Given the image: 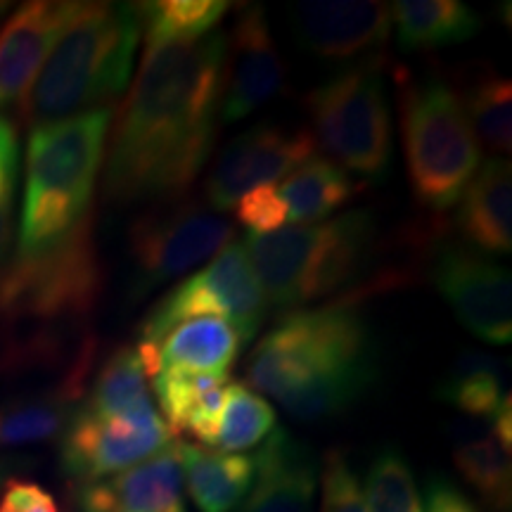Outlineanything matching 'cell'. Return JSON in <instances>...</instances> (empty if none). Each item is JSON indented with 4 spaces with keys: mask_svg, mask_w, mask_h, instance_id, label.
Returning a JSON list of instances; mask_svg holds the SVG:
<instances>
[{
    "mask_svg": "<svg viewBox=\"0 0 512 512\" xmlns=\"http://www.w3.org/2000/svg\"><path fill=\"white\" fill-rule=\"evenodd\" d=\"M228 36L147 43L105 150L102 190L114 204L174 202L216 145Z\"/></svg>",
    "mask_w": 512,
    "mask_h": 512,
    "instance_id": "cell-1",
    "label": "cell"
},
{
    "mask_svg": "<svg viewBox=\"0 0 512 512\" xmlns=\"http://www.w3.org/2000/svg\"><path fill=\"white\" fill-rule=\"evenodd\" d=\"M380 377V351L356 299L285 313L259 339L247 380L299 422L347 413Z\"/></svg>",
    "mask_w": 512,
    "mask_h": 512,
    "instance_id": "cell-2",
    "label": "cell"
},
{
    "mask_svg": "<svg viewBox=\"0 0 512 512\" xmlns=\"http://www.w3.org/2000/svg\"><path fill=\"white\" fill-rule=\"evenodd\" d=\"M143 34L136 5L81 3L22 100L31 128L112 110L124 95Z\"/></svg>",
    "mask_w": 512,
    "mask_h": 512,
    "instance_id": "cell-3",
    "label": "cell"
},
{
    "mask_svg": "<svg viewBox=\"0 0 512 512\" xmlns=\"http://www.w3.org/2000/svg\"><path fill=\"white\" fill-rule=\"evenodd\" d=\"M377 230L368 209L320 223H297L242 242L268 306L290 313L330 294H351L375 254Z\"/></svg>",
    "mask_w": 512,
    "mask_h": 512,
    "instance_id": "cell-4",
    "label": "cell"
},
{
    "mask_svg": "<svg viewBox=\"0 0 512 512\" xmlns=\"http://www.w3.org/2000/svg\"><path fill=\"white\" fill-rule=\"evenodd\" d=\"M112 110L31 128L17 254L43 252L91 216Z\"/></svg>",
    "mask_w": 512,
    "mask_h": 512,
    "instance_id": "cell-5",
    "label": "cell"
},
{
    "mask_svg": "<svg viewBox=\"0 0 512 512\" xmlns=\"http://www.w3.org/2000/svg\"><path fill=\"white\" fill-rule=\"evenodd\" d=\"M403 155L418 204L446 211L460 200L482 164V150L465 105L439 79H415L396 69Z\"/></svg>",
    "mask_w": 512,
    "mask_h": 512,
    "instance_id": "cell-6",
    "label": "cell"
},
{
    "mask_svg": "<svg viewBox=\"0 0 512 512\" xmlns=\"http://www.w3.org/2000/svg\"><path fill=\"white\" fill-rule=\"evenodd\" d=\"M105 266L93 235V216L43 252L15 256L0 271V323H81L98 309Z\"/></svg>",
    "mask_w": 512,
    "mask_h": 512,
    "instance_id": "cell-7",
    "label": "cell"
},
{
    "mask_svg": "<svg viewBox=\"0 0 512 512\" xmlns=\"http://www.w3.org/2000/svg\"><path fill=\"white\" fill-rule=\"evenodd\" d=\"M313 143L363 183H384L392 171V112L384 86L382 57L363 60L313 88L304 100Z\"/></svg>",
    "mask_w": 512,
    "mask_h": 512,
    "instance_id": "cell-8",
    "label": "cell"
},
{
    "mask_svg": "<svg viewBox=\"0 0 512 512\" xmlns=\"http://www.w3.org/2000/svg\"><path fill=\"white\" fill-rule=\"evenodd\" d=\"M268 299L249 264L242 242H230L202 271L192 273L147 313L138 332V344L155 347L181 320L221 316L249 344L268 316Z\"/></svg>",
    "mask_w": 512,
    "mask_h": 512,
    "instance_id": "cell-9",
    "label": "cell"
},
{
    "mask_svg": "<svg viewBox=\"0 0 512 512\" xmlns=\"http://www.w3.org/2000/svg\"><path fill=\"white\" fill-rule=\"evenodd\" d=\"M235 238V226L197 200L162 202L128 230L133 278L131 299H143L202 261L219 254Z\"/></svg>",
    "mask_w": 512,
    "mask_h": 512,
    "instance_id": "cell-10",
    "label": "cell"
},
{
    "mask_svg": "<svg viewBox=\"0 0 512 512\" xmlns=\"http://www.w3.org/2000/svg\"><path fill=\"white\" fill-rule=\"evenodd\" d=\"M171 437L174 432L155 406L124 415H100L81 406L60 437V463L76 486L100 482L152 458Z\"/></svg>",
    "mask_w": 512,
    "mask_h": 512,
    "instance_id": "cell-11",
    "label": "cell"
},
{
    "mask_svg": "<svg viewBox=\"0 0 512 512\" xmlns=\"http://www.w3.org/2000/svg\"><path fill=\"white\" fill-rule=\"evenodd\" d=\"M432 280L472 335L494 347L510 344L512 278L494 256L446 245L434 259Z\"/></svg>",
    "mask_w": 512,
    "mask_h": 512,
    "instance_id": "cell-12",
    "label": "cell"
},
{
    "mask_svg": "<svg viewBox=\"0 0 512 512\" xmlns=\"http://www.w3.org/2000/svg\"><path fill=\"white\" fill-rule=\"evenodd\" d=\"M316 150L309 131H287L273 124L252 126L219 155L207 178V200L216 211H228L245 192L290 176Z\"/></svg>",
    "mask_w": 512,
    "mask_h": 512,
    "instance_id": "cell-13",
    "label": "cell"
},
{
    "mask_svg": "<svg viewBox=\"0 0 512 512\" xmlns=\"http://www.w3.org/2000/svg\"><path fill=\"white\" fill-rule=\"evenodd\" d=\"M299 46L323 60H373L387 46L392 10L373 0H306L290 8Z\"/></svg>",
    "mask_w": 512,
    "mask_h": 512,
    "instance_id": "cell-14",
    "label": "cell"
},
{
    "mask_svg": "<svg viewBox=\"0 0 512 512\" xmlns=\"http://www.w3.org/2000/svg\"><path fill=\"white\" fill-rule=\"evenodd\" d=\"M223 79L221 121L235 124L278 98L287 88L285 62L275 46L266 12L261 5H247L233 27Z\"/></svg>",
    "mask_w": 512,
    "mask_h": 512,
    "instance_id": "cell-15",
    "label": "cell"
},
{
    "mask_svg": "<svg viewBox=\"0 0 512 512\" xmlns=\"http://www.w3.org/2000/svg\"><path fill=\"white\" fill-rule=\"evenodd\" d=\"M81 3L34 0L24 3L0 31V112L22 105L57 38Z\"/></svg>",
    "mask_w": 512,
    "mask_h": 512,
    "instance_id": "cell-16",
    "label": "cell"
},
{
    "mask_svg": "<svg viewBox=\"0 0 512 512\" xmlns=\"http://www.w3.org/2000/svg\"><path fill=\"white\" fill-rule=\"evenodd\" d=\"M181 446L169 444L143 463L76 491L79 512H183Z\"/></svg>",
    "mask_w": 512,
    "mask_h": 512,
    "instance_id": "cell-17",
    "label": "cell"
},
{
    "mask_svg": "<svg viewBox=\"0 0 512 512\" xmlns=\"http://www.w3.org/2000/svg\"><path fill=\"white\" fill-rule=\"evenodd\" d=\"M254 460V482L238 512H313L320 465L311 446L275 427Z\"/></svg>",
    "mask_w": 512,
    "mask_h": 512,
    "instance_id": "cell-18",
    "label": "cell"
},
{
    "mask_svg": "<svg viewBox=\"0 0 512 512\" xmlns=\"http://www.w3.org/2000/svg\"><path fill=\"white\" fill-rule=\"evenodd\" d=\"M240 349L242 342L238 330L221 316L181 320L159 339L155 347L136 344L145 375L150 377L166 368L228 375L238 361Z\"/></svg>",
    "mask_w": 512,
    "mask_h": 512,
    "instance_id": "cell-19",
    "label": "cell"
},
{
    "mask_svg": "<svg viewBox=\"0 0 512 512\" xmlns=\"http://www.w3.org/2000/svg\"><path fill=\"white\" fill-rule=\"evenodd\" d=\"M456 228L479 254L512 252V169L503 157L479 164L458 200Z\"/></svg>",
    "mask_w": 512,
    "mask_h": 512,
    "instance_id": "cell-20",
    "label": "cell"
},
{
    "mask_svg": "<svg viewBox=\"0 0 512 512\" xmlns=\"http://www.w3.org/2000/svg\"><path fill=\"white\" fill-rule=\"evenodd\" d=\"M228 375L166 368L152 377L159 408L171 432H185L211 446L221 425Z\"/></svg>",
    "mask_w": 512,
    "mask_h": 512,
    "instance_id": "cell-21",
    "label": "cell"
},
{
    "mask_svg": "<svg viewBox=\"0 0 512 512\" xmlns=\"http://www.w3.org/2000/svg\"><path fill=\"white\" fill-rule=\"evenodd\" d=\"M396 46L403 53L434 50L472 41L484 22L458 0H399L389 5Z\"/></svg>",
    "mask_w": 512,
    "mask_h": 512,
    "instance_id": "cell-22",
    "label": "cell"
},
{
    "mask_svg": "<svg viewBox=\"0 0 512 512\" xmlns=\"http://www.w3.org/2000/svg\"><path fill=\"white\" fill-rule=\"evenodd\" d=\"M178 446L188 494L200 512H233L245 501L254 482L252 458L195 444Z\"/></svg>",
    "mask_w": 512,
    "mask_h": 512,
    "instance_id": "cell-23",
    "label": "cell"
},
{
    "mask_svg": "<svg viewBox=\"0 0 512 512\" xmlns=\"http://www.w3.org/2000/svg\"><path fill=\"white\" fill-rule=\"evenodd\" d=\"M437 396L467 418L491 422L503 403L510 401L508 361L489 351L467 349L446 370Z\"/></svg>",
    "mask_w": 512,
    "mask_h": 512,
    "instance_id": "cell-24",
    "label": "cell"
},
{
    "mask_svg": "<svg viewBox=\"0 0 512 512\" xmlns=\"http://www.w3.org/2000/svg\"><path fill=\"white\" fill-rule=\"evenodd\" d=\"M363 190L366 183L354 181L347 171L323 157H311L278 188L287 204V219L297 223H320Z\"/></svg>",
    "mask_w": 512,
    "mask_h": 512,
    "instance_id": "cell-25",
    "label": "cell"
},
{
    "mask_svg": "<svg viewBox=\"0 0 512 512\" xmlns=\"http://www.w3.org/2000/svg\"><path fill=\"white\" fill-rule=\"evenodd\" d=\"M512 446L486 425L484 432L465 434L453 448V463L465 482L477 491L479 498L491 508L503 512L512 503Z\"/></svg>",
    "mask_w": 512,
    "mask_h": 512,
    "instance_id": "cell-26",
    "label": "cell"
},
{
    "mask_svg": "<svg viewBox=\"0 0 512 512\" xmlns=\"http://www.w3.org/2000/svg\"><path fill=\"white\" fill-rule=\"evenodd\" d=\"M463 105L475 131L477 143H484L496 157L512 150V86L494 69H484L472 79Z\"/></svg>",
    "mask_w": 512,
    "mask_h": 512,
    "instance_id": "cell-27",
    "label": "cell"
},
{
    "mask_svg": "<svg viewBox=\"0 0 512 512\" xmlns=\"http://www.w3.org/2000/svg\"><path fill=\"white\" fill-rule=\"evenodd\" d=\"M72 399L67 392L31 396L0 406V448L46 444L62 437L72 418Z\"/></svg>",
    "mask_w": 512,
    "mask_h": 512,
    "instance_id": "cell-28",
    "label": "cell"
},
{
    "mask_svg": "<svg viewBox=\"0 0 512 512\" xmlns=\"http://www.w3.org/2000/svg\"><path fill=\"white\" fill-rule=\"evenodd\" d=\"M147 43L197 41L216 29L233 8L226 0H157L136 5Z\"/></svg>",
    "mask_w": 512,
    "mask_h": 512,
    "instance_id": "cell-29",
    "label": "cell"
},
{
    "mask_svg": "<svg viewBox=\"0 0 512 512\" xmlns=\"http://www.w3.org/2000/svg\"><path fill=\"white\" fill-rule=\"evenodd\" d=\"M145 406H152V396L136 347L114 349L95 375L83 408L100 415H124Z\"/></svg>",
    "mask_w": 512,
    "mask_h": 512,
    "instance_id": "cell-30",
    "label": "cell"
},
{
    "mask_svg": "<svg viewBox=\"0 0 512 512\" xmlns=\"http://www.w3.org/2000/svg\"><path fill=\"white\" fill-rule=\"evenodd\" d=\"M275 411L264 396L252 392L245 382H230L223 403L221 425L214 448L221 453H240L259 446L275 430Z\"/></svg>",
    "mask_w": 512,
    "mask_h": 512,
    "instance_id": "cell-31",
    "label": "cell"
},
{
    "mask_svg": "<svg viewBox=\"0 0 512 512\" xmlns=\"http://www.w3.org/2000/svg\"><path fill=\"white\" fill-rule=\"evenodd\" d=\"M366 512H422V501L408 460L396 446H384L366 477Z\"/></svg>",
    "mask_w": 512,
    "mask_h": 512,
    "instance_id": "cell-32",
    "label": "cell"
},
{
    "mask_svg": "<svg viewBox=\"0 0 512 512\" xmlns=\"http://www.w3.org/2000/svg\"><path fill=\"white\" fill-rule=\"evenodd\" d=\"M320 486H323L320 512H366L361 482L342 451L325 453Z\"/></svg>",
    "mask_w": 512,
    "mask_h": 512,
    "instance_id": "cell-33",
    "label": "cell"
},
{
    "mask_svg": "<svg viewBox=\"0 0 512 512\" xmlns=\"http://www.w3.org/2000/svg\"><path fill=\"white\" fill-rule=\"evenodd\" d=\"M235 216L242 226L249 228V235H271L285 228L287 204L273 183L259 185L240 197L235 204Z\"/></svg>",
    "mask_w": 512,
    "mask_h": 512,
    "instance_id": "cell-34",
    "label": "cell"
},
{
    "mask_svg": "<svg viewBox=\"0 0 512 512\" xmlns=\"http://www.w3.org/2000/svg\"><path fill=\"white\" fill-rule=\"evenodd\" d=\"M0 512H60L55 496L31 479L8 477L0 494Z\"/></svg>",
    "mask_w": 512,
    "mask_h": 512,
    "instance_id": "cell-35",
    "label": "cell"
},
{
    "mask_svg": "<svg viewBox=\"0 0 512 512\" xmlns=\"http://www.w3.org/2000/svg\"><path fill=\"white\" fill-rule=\"evenodd\" d=\"M19 166V140L17 128L10 119L0 114V204L5 200H15Z\"/></svg>",
    "mask_w": 512,
    "mask_h": 512,
    "instance_id": "cell-36",
    "label": "cell"
},
{
    "mask_svg": "<svg viewBox=\"0 0 512 512\" xmlns=\"http://www.w3.org/2000/svg\"><path fill=\"white\" fill-rule=\"evenodd\" d=\"M425 512H479L456 484L434 477L425 491Z\"/></svg>",
    "mask_w": 512,
    "mask_h": 512,
    "instance_id": "cell-37",
    "label": "cell"
},
{
    "mask_svg": "<svg viewBox=\"0 0 512 512\" xmlns=\"http://www.w3.org/2000/svg\"><path fill=\"white\" fill-rule=\"evenodd\" d=\"M12 204H15V200H5L0 204V271L8 264L12 242Z\"/></svg>",
    "mask_w": 512,
    "mask_h": 512,
    "instance_id": "cell-38",
    "label": "cell"
},
{
    "mask_svg": "<svg viewBox=\"0 0 512 512\" xmlns=\"http://www.w3.org/2000/svg\"><path fill=\"white\" fill-rule=\"evenodd\" d=\"M19 460H8V458H0V484L8 479V472L12 470V465H17Z\"/></svg>",
    "mask_w": 512,
    "mask_h": 512,
    "instance_id": "cell-39",
    "label": "cell"
},
{
    "mask_svg": "<svg viewBox=\"0 0 512 512\" xmlns=\"http://www.w3.org/2000/svg\"><path fill=\"white\" fill-rule=\"evenodd\" d=\"M10 8H12L10 3H5V0H0V24H3V19L10 15Z\"/></svg>",
    "mask_w": 512,
    "mask_h": 512,
    "instance_id": "cell-40",
    "label": "cell"
},
{
    "mask_svg": "<svg viewBox=\"0 0 512 512\" xmlns=\"http://www.w3.org/2000/svg\"><path fill=\"white\" fill-rule=\"evenodd\" d=\"M183 512H185V510H183Z\"/></svg>",
    "mask_w": 512,
    "mask_h": 512,
    "instance_id": "cell-41",
    "label": "cell"
}]
</instances>
